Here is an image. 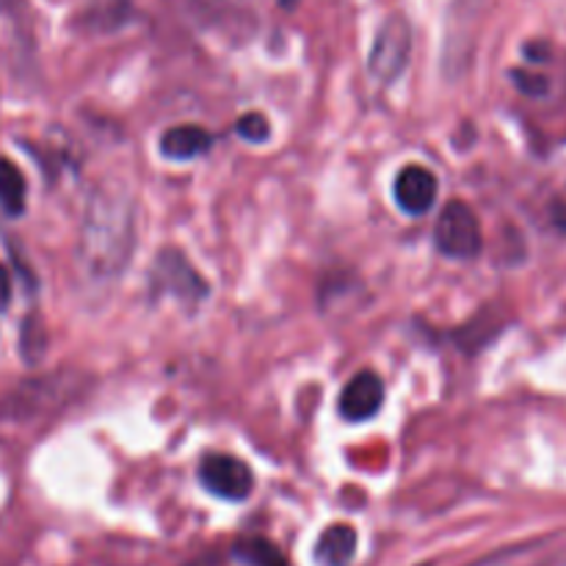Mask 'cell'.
Segmentation results:
<instances>
[{
  "mask_svg": "<svg viewBox=\"0 0 566 566\" xmlns=\"http://www.w3.org/2000/svg\"><path fill=\"white\" fill-rule=\"evenodd\" d=\"M385 403V381L374 370H359L340 392V415L352 423L370 420Z\"/></svg>",
  "mask_w": 566,
  "mask_h": 566,
  "instance_id": "7",
  "label": "cell"
},
{
  "mask_svg": "<svg viewBox=\"0 0 566 566\" xmlns=\"http://www.w3.org/2000/svg\"><path fill=\"white\" fill-rule=\"evenodd\" d=\"M232 556L247 566H291L285 553L274 545V542L263 539V536H249V539L235 542Z\"/></svg>",
  "mask_w": 566,
  "mask_h": 566,
  "instance_id": "12",
  "label": "cell"
},
{
  "mask_svg": "<svg viewBox=\"0 0 566 566\" xmlns=\"http://www.w3.org/2000/svg\"><path fill=\"white\" fill-rule=\"evenodd\" d=\"M434 243L446 258L453 260H473L481 252V224L479 216L473 213L468 202H448L440 210V219L434 227Z\"/></svg>",
  "mask_w": 566,
  "mask_h": 566,
  "instance_id": "3",
  "label": "cell"
},
{
  "mask_svg": "<svg viewBox=\"0 0 566 566\" xmlns=\"http://www.w3.org/2000/svg\"><path fill=\"white\" fill-rule=\"evenodd\" d=\"M25 175L9 158H0V208L9 216H20L25 210Z\"/></svg>",
  "mask_w": 566,
  "mask_h": 566,
  "instance_id": "11",
  "label": "cell"
},
{
  "mask_svg": "<svg viewBox=\"0 0 566 566\" xmlns=\"http://www.w3.org/2000/svg\"><path fill=\"white\" fill-rule=\"evenodd\" d=\"M11 302V276L9 271L0 265V310H6V304Z\"/></svg>",
  "mask_w": 566,
  "mask_h": 566,
  "instance_id": "14",
  "label": "cell"
},
{
  "mask_svg": "<svg viewBox=\"0 0 566 566\" xmlns=\"http://www.w3.org/2000/svg\"><path fill=\"white\" fill-rule=\"evenodd\" d=\"M412 53V25L407 17L390 14L374 36V48L368 53V72L379 83H396L407 70Z\"/></svg>",
  "mask_w": 566,
  "mask_h": 566,
  "instance_id": "2",
  "label": "cell"
},
{
  "mask_svg": "<svg viewBox=\"0 0 566 566\" xmlns=\"http://www.w3.org/2000/svg\"><path fill=\"white\" fill-rule=\"evenodd\" d=\"M235 133L243 138V142L260 144L269 138L271 125L263 114H243L241 119L235 122Z\"/></svg>",
  "mask_w": 566,
  "mask_h": 566,
  "instance_id": "13",
  "label": "cell"
},
{
  "mask_svg": "<svg viewBox=\"0 0 566 566\" xmlns=\"http://www.w3.org/2000/svg\"><path fill=\"white\" fill-rule=\"evenodd\" d=\"M210 144H213V136L205 127L177 125L160 136V153L169 160H193L202 158L210 149Z\"/></svg>",
  "mask_w": 566,
  "mask_h": 566,
  "instance_id": "9",
  "label": "cell"
},
{
  "mask_svg": "<svg viewBox=\"0 0 566 566\" xmlns=\"http://www.w3.org/2000/svg\"><path fill=\"white\" fill-rule=\"evenodd\" d=\"M153 282L160 293H171L175 298H182V302H193L208 296V282L199 276V271L193 269L186 260V254L177 252V249H164L155 260L153 269Z\"/></svg>",
  "mask_w": 566,
  "mask_h": 566,
  "instance_id": "6",
  "label": "cell"
},
{
  "mask_svg": "<svg viewBox=\"0 0 566 566\" xmlns=\"http://www.w3.org/2000/svg\"><path fill=\"white\" fill-rule=\"evenodd\" d=\"M133 208L125 193L99 191L88 202L81 230L83 271L92 280H116L133 254Z\"/></svg>",
  "mask_w": 566,
  "mask_h": 566,
  "instance_id": "1",
  "label": "cell"
},
{
  "mask_svg": "<svg viewBox=\"0 0 566 566\" xmlns=\"http://www.w3.org/2000/svg\"><path fill=\"white\" fill-rule=\"evenodd\" d=\"M392 197L403 213H429L437 202V177L426 166H403L392 182Z\"/></svg>",
  "mask_w": 566,
  "mask_h": 566,
  "instance_id": "8",
  "label": "cell"
},
{
  "mask_svg": "<svg viewBox=\"0 0 566 566\" xmlns=\"http://www.w3.org/2000/svg\"><path fill=\"white\" fill-rule=\"evenodd\" d=\"M70 396H77V385H70L66 376H50V379H33L28 385L17 387L9 398L3 401L0 412L3 418H14V420H28L36 418L39 412L44 409H55Z\"/></svg>",
  "mask_w": 566,
  "mask_h": 566,
  "instance_id": "5",
  "label": "cell"
},
{
  "mask_svg": "<svg viewBox=\"0 0 566 566\" xmlns=\"http://www.w3.org/2000/svg\"><path fill=\"white\" fill-rule=\"evenodd\" d=\"M354 553H357V531L352 525H332L315 545V558L321 566H348Z\"/></svg>",
  "mask_w": 566,
  "mask_h": 566,
  "instance_id": "10",
  "label": "cell"
},
{
  "mask_svg": "<svg viewBox=\"0 0 566 566\" xmlns=\"http://www.w3.org/2000/svg\"><path fill=\"white\" fill-rule=\"evenodd\" d=\"M199 481L210 495L232 503L247 501L254 490L252 468L230 453H208L199 464Z\"/></svg>",
  "mask_w": 566,
  "mask_h": 566,
  "instance_id": "4",
  "label": "cell"
}]
</instances>
